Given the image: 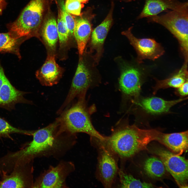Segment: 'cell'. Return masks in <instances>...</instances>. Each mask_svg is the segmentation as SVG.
I'll return each instance as SVG.
<instances>
[{
	"mask_svg": "<svg viewBox=\"0 0 188 188\" xmlns=\"http://www.w3.org/2000/svg\"><path fill=\"white\" fill-rule=\"evenodd\" d=\"M82 3H86L88 2L89 0H78Z\"/></svg>",
	"mask_w": 188,
	"mask_h": 188,
	"instance_id": "4dcf8cb0",
	"label": "cell"
},
{
	"mask_svg": "<svg viewBox=\"0 0 188 188\" xmlns=\"http://www.w3.org/2000/svg\"><path fill=\"white\" fill-rule=\"evenodd\" d=\"M118 175L119 177L121 187L151 188L154 187L151 183L142 182L122 170L119 169Z\"/></svg>",
	"mask_w": 188,
	"mask_h": 188,
	"instance_id": "cb8c5ba5",
	"label": "cell"
},
{
	"mask_svg": "<svg viewBox=\"0 0 188 188\" xmlns=\"http://www.w3.org/2000/svg\"><path fill=\"white\" fill-rule=\"evenodd\" d=\"M118 61L121 71L119 81L120 89L126 96L137 97L141 90L143 72L138 67L123 60Z\"/></svg>",
	"mask_w": 188,
	"mask_h": 188,
	"instance_id": "30bf717a",
	"label": "cell"
},
{
	"mask_svg": "<svg viewBox=\"0 0 188 188\" xmlns=\"http://www.w3.org/2000/svg\"><path fill=\"white\" fill-rule=\"evenodd\" d=\"M57 26L59 45V53L63 56L67 51L70 38L68 30L60 11L58 14Z\"/></svg>",
	"mask_w": 188,
	"mask_h": 188,
	"instance_id": "603a6c76",
	"label": "cell"
},
{
	"mask_svg": "<svg viewBox=\"0 0 188 188\" xmlns=\"http://www.w3.org/2000/svg\"><path fill=\"white\" fill-rule=\"evenodd\" d=\"M94 60L91 55L85 50L79 55L78 63L67 97L58 110L61 112L75 97H85L95 74Z\"/></svg>",
	"mask_w": 188,
	"mask_h": 188,
	"instance_id": "8992f818",
	"label": "cell"
},
{
	"mask_svg": "<svg viewBox=\"0 0 188 188\" xmlns=\"http://www.w3.org/2000/svg\"><path fill=\"white\" fill-rule=\"evenodd\" d=\"M123 0L127 2H129L131 1H133L134 0Z\"/></svg>",
	"mask_w": 188,
	"mask_h": 188,
	"instance_id": "1f68e13d",
	"label": "cell"
},
{
	"mask_svg": "<svg viewBox=\"0 0 188 188\" xmlns=\"http://www.w3.org/2000/svg\"><path fill=\"white\" fill-rule=\"evenodd\" d=\"M25 41L23 39L14 38L8 32L0 33V53L13 54L16 55L19 59H21L20 47Z\"/></svg>",
	"mask_w": 188,
	"mask_h": 188,
	"instance_id": "44dd1931",
	"label": "cell"
},
{
	"mask_svg": "<svg viewBox=\"0 0 188 188\" xmlns=\"http://www.w3.org/2000/svg\"><path fill=\"white\" fill-rule=\"evenodd\" d=\"M61 11L63 19L68 30L70 38L73 36V31L75 24V20L70 14L66 10L63 1L60 4Z\"/></svg>",
	"mask_w": 188,
	"mask_h": 188,
	"instance_id": "484cf974",
	"label": "cell"
},
{
	"mask_svg": "<svg viewBox=\"0 0 188 188\" xmlns=\"http://www.w3.org/2000/svg\"><path fill=\"white\" fill-rule=\"evenodd\" d=\"M85 98H79L77 102L59 117L60 129L63 132L71 134L84 133L91 138L104 140L106 137L100 134L92 124L86 106Z\"/></svg>",
	"mask_w": 188,
	"mask_h": 188,
	"instance_id": "277c9868",
	"label": "cell"
},
{
	"mask_svg": "<svg viewBox=\"0 0 188 188\" xmlns=\"http://www.w3.org/2000/svg\"><path fill=\"white\" fill-rule=\"evenodd\" d=\"M31 132V131L23 130L15 127L0 117V136H8L13 133L30 135Z\"/></svg>",
	"mask_w": 188,
	"mask_h": 188,
	"instance_id": "d4e9b609",
	"label": "cell"
},
{
	"mask_svg": "<svg viewBox=\"0 0 188 188\" xmlns=\"http://www.w3.org/2000/svg\"><path fill=\"white\" fill-rule=\"evenodd\" d=\"M132 27L121 33L129 40L137 54V61L139 63L146 59L154 61L162 55L164 52L163 47L154 39L151 38H138L132 33Z\"/></svg>",
	"mask_w": 188,
	"mask_h": 188,
	"instance_id": "8fae6325",
	"label": "cell"
},
{
	"mask_svg": "<svg viewBox=\"0 0 188 188\" xmlns=\"http://www.w3.org/2000/svg\"><path fill=\"white\" fill-rule=\"evenodd\" d=\"M33 167L23 172L16 170L0 181V188H32Z\"/></svg>",
	"mask_w": 188,
	"mask_h": 188,
	"instance_id": "2e32d148",
	"label": "cell"
},
{
	"mask_svg": "<svg viewBox=\"0 0 188 188\" xmlns=\"http://www.w3.org/2000/svg\"><path fill=\"white\" fill-rule=\"evenodd\" d=\"M144 169L148 175L154 178L162 177L165 174L166 170L161 160L154 157H149L146 160Z\"/></svg>",
	"mask_w": 188,
	"mask_h": 188,
	"instance_id": "7402d4cb",
	"label": "cell"
},
{
	"mask_svg": "<svg viewBox=\"0 0 188 188\" xmlns=\"http://www.w3.org/2000/svg\"><path fill=\"white\" fill-rule=\"evenodd\" d=\"M6 4L5 0H0V8L4 7Z\"/></svg>",
	"mask_w": 188,
	"mask_h": 188,
	"instance_id": "f546056e",
	"label": "cell"
},
{
	"mask_svg": "<svg viewBox=\"0 0 188 188\" xmlns=\"http://www.w3.org/2000/svg\"><path fill=\"white\" fill-rule=\"evenodd\" d=\"M59 118L47 126L32 131L33 139L23 148L8 156L17 164L33 161L35 158L64 155L75 144L76 135L62 132L60 130Z\"/></svg>",
	"mask_w": 188,
	"mask_h": 188,
	"instance_id": "6da1fadb",
	"label": "cell"
},
{
	"mask_svg": "<svg viewBox=\"0 0 188 188\" xmlns=\"http://www.w3.org/2000/svg\"><path fill=\"white\" fill-rule=\"evenodd\" d=\"M187 63V61H185L178 71L171 77L161 80L156 79V84L153 88L154 93H155L161 89L169 87L177 88L188 80Z\"/></svg>",
	"mask_w": 188,
	"mask_h": 188,
	"instance_id": "ffe728a7",
	"label": "cell"
},
{
	"mask_svg": "<svg viewBox=\"0 0 188 188\" xmlns=\"http://www.w3.org/2000/svg\"><path fill=\"white\" fill-rule=\"evenodd\" d=\"M73 36L75 40L79 55L83 54L92 33V26L87 18L81 17L75 19Z\"/></svg>",
	"mask_w": 188,
	"mask_h": 188,
	"instance_id": "ac0fdd59",
	"label": "cell"
},
{
	"mask_svg": "<svg viewBox=\"0 0 188 188\" xmlns=\"http://www.w3.org/2000/svg\"><path fill=\"white\" fill-rule=\"evenodd\" d=\"M160 132L155 129H142L135 125H125L116 129L104 141L118 157L126 160L146 149L149 143L157 140Z\"/></svg>",
	"mask_w": 188,
	"mask_h": 188,
	"instance_id": "7a4b0ae2",
	"label": "cell"
},
{
	"mask_svg": "<svg viewBox=\"0 0 188 188\" xmlns=\"http://www.w3.org/2000/svg\"><path fill=\"white\" fill-rule=\"evenodd\" d=\"M114 4L112 2L110 9L103 21L96 27L92 32L88 44L87 51L92 56L96 65L98 64L103 51V45L108 32L113 22V14Z\"/></svg>",
	"mask_w": 188,
	"mask_h": 188,
	"instance_id": "7c38bea8",
	"label": "cell"
},
{
	"mask_svg": "<svg viewBox=\"0 0 188 188\" xmlns=\"http://www.w3.org/2000/svg\"><path fill=\"white\" fill-rule=\"evenodd\" d=\"M97 148L98 156L96 175L105 187L113 186L119 170L118 157L104 140L91 138Z\"/></svg>",
	"mask_w": 188,
	"mask_h": 188,
	"instance_id": "52a82bcc",
	"label": "cell"
},
{
	"mask_svg": "<svg viewBox=\"0 0 188 188\" xmlns=\"http://www.w3.org/2000/svg\"><path fill=\"white\" fill-rule=\"evenodd\" d=\"M45 0H31L14 21L8 24V32L14 38L25 41L39 33L45 8Z\"/></svg>",
	"mask_w": 188,
	"mask_h": 188,
	"instance_id": "3957f363",
	"label": "cell"
},
{
	"mask_svg": "<svg viewBox=\"0 0 188 188\" xmlns=\"http://www.w3.org/2000/svg\"><path fill=\"white\" fill-rule=\"evenodd\" d=\"M75 169L70 161H61L56 166H50L36 178L32 188H67L66 180Z\"/></svg>",
	"mask_w": 188,
	"mask_h": 188,
	"instance_id": "ba28073f",
	"label": "cell"
},
{
	"mask_svg": "<svg viewBox=\"0 0 188 188\" xmlns=\"http://www.w3.org/2000/svg\"><path fill=\"white\" fill-rule=\"evenodd\" d=\"M188 84L187 80L177 88V92L180 95L185 96L188 95Z\"/></svg>",
	"mask_w": 188,
	"mask_h": 188,
	"instance_id": "f1b7e54d",
	"label": "cell"
},
{
	"mask_svg": "<svg viewBox=\"0 0 188 188\" xmlns=\"http://www.w3.org/2000/svg\"><path fill=\"white\" fill-rule=\"evenodd\" d=\"M188 131L171 133L160 132L157 141L167 147L171 152L180 155L188 149Z\"/></svg>",
	"mask_w": 188,
	"mask_h": 188,
	"instance_id": "9a60e30c",
	"label": "cell"
},
{
	"mask_svg": "<svg viewBox=\"0 0 188 188\" xmlns=\"http://www.w3.org/2000/svg\"><path fill=\"white\" fill-rule=\"evenodd\" d=\"M8 79L2 67L0 64V107L3 91Z\"/></svg>",
	"mask_w": 188,
	"mask_h": 188,
	"instance_id": "83f0119b",
	"label": "cell"
},
{
	"mask_svg": "<svg viewBox=\"0 0 188 188\" xmlns=\"http://www.w3.org/2000/svg\"><path fill=\"white\" fill-rule=\"evenodd\" d=\"M142 10L138 19L158 15L161 12L168 10H178L188 5L187 2H181L178 0H145Z\"/></svg>",
	"mask_w": 188,
	"mask_h": 188,
	"instance_id": "5bb4252c",
	"label": "cell"
},
{
	"mask_svg": "<svg viewBox=\"0 0 188 188\" xmlns=\"http://www.w3.org/2000/svg\"><path fill=\"white\" fill-rule=\"evenodd\" d=\"M40 40L46 48L48 54H56L58 40L57 22L53 17L48 19L43 27Z\"/></svg>",
	"mask_w": 188,
	"mask_h": 188,
	"instance_id": "d6986e66",
	"label": "cell"
},
{
	"mask_svg": "<svg viewBox=\"0 0 188 188\" xmlns=\"http://www.w3.org/2000/svg\"><path fill=\"white\" fill-rule=\"evenodd\" d=\"M56 56L48 54L44 63L36 72V77L42 85L51 86L56 84L62 77L64 69L56 62Z\"/></svg>",
	"mask_w": 188,
	"mask_h": 188,
	"instance_id": "4fadbf2b",
	"label": "cell"
},
{
	"mask_svg": "<svg viewBox=\"0 0 188 188\" xmlns=\"http://www.w3.org/2000/svg\"><path fill=\"white\" fill-rule=\"evenodd\" d=\"M148 22L156 23L167 29L177 38L185 60L188 58V6L170 10L161 15L147 18Z\"/></svg>",
	"mask_w": 188,
	"mask_h": 188,
	"instance_id": "5b68a950",
	"label": "cell"
},
{
	"mask_svg": "<svg viewBox=\"0 0 188 188\" xmlns=\"http://www.w3.org/2000/svg\"><path fill=\"white\" fill-rule=\"evenodd\" d=\"M153 151L162 162L166 169L172 175L179 187L187 188V160L162 148H155Z\"/></svg>",
	"mask_w": 188,
	"mask_h": 188,
	"instance_id": "9c48e42d",
	"label": "cell"
},
{
	"mask_svg": "<svg viewBox=\"0 0 188 188\" xmlns=\"http://www.w3.org/2000/svg\"><path fill=\"white\" fill-rule=\"evenodd\" d=\"M65 8L70 14L77 16L81 14V9L84 5L78 0H66L64 3Z\"/></svg>",
	"mask_w": 188,
	"mask_h": 188,
	"instance_id": "4316f807",
	"label": "cell"
},
{
	"mask_svg": "<svg viewBox=\"0 0 188 188\" xmlns=\"http://www.w3.org/2000/svg\"><path fill=\"white\" fill-rule=\"evenodd\" d=\"M187 99V97L166 101L159 97H152L142 99L138 104L149 113L160 114L167 112L172 107Z\"/></svg>",
	"mask_w": 188,
	"mask_h": 188,
	"instance_id": "e0dca14e",
	"label": "cell"
}]
</instances>
